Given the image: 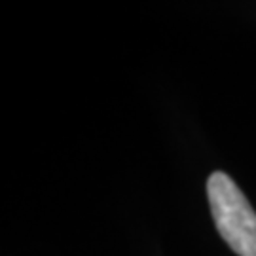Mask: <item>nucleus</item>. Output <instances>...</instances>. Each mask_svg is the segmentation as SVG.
Instances as JSON below:
<instances>
[{"label": "nucleus", "mask_w": 256, "mask_h": 256, "mask_svg": "<svg viewBox=\"0 0 256 256\" xmlns=\"http://www.w3.org/2000/svg\"><path fill=\"white\" fill-rule=\"evenodd\" d=\"M210 214L220 238L238 256H256V210L224 171L207 180Z\"/></svg>", "instance_id": "f257e3e1"}]
</instances>
